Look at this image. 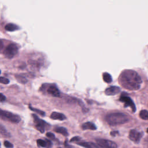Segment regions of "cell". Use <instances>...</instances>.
<instances>
[{
  "mask_svg": "<svg viewBox=\"0 0 148 148\" xmlns=\"http://www.w3.org/2000/svg\"><path fill=\"white\" fill-rule=\"evenodd\" d=\"M120 83L129 90H138L142 83L141 79L137 72L133 70H125L120 76Z\"/></svg>",
  "mask_w": 148,
  "mask_h": 148,
  "instance_id": "cell-1",
  "label": "cell"
},
{
  "mask_svg": "<svg viewBox=\"0 0 148 148\" xmlns=\"http://www.w3.org/2000/svg\"><path fill=\"white\" fill-rule=\"evenodd\" d=\"M105 120L109 124L116 125L127 123L130 119L127 114L123 113L114 112L108 114L105 117Z\"/></svg>",
  "mask_w": 148,
  "mask_h": 148,
  "instance_id": "cell-2",
  "label": "cell"
},
{
  "mask_svg": "<svg viewBox=\"0 0 148 148\" xmlns=\"http://www.w3.org/2000/svg\"><path fill=\"white\" fill-rule=\"evenodd\" d=\"M0 118L13 123H18L21 121V117L18 115L1 109H0Z\"/></svg>",
  "mask_w": 148,
  "mask_h": 148,
  "instance_id": "cell-3",
  "label": "cell"
},
{
  "mask_svg": "<svg viewBox=\"0 0 148 148\" xmlns=\"http://www.w3.org/2000/svg\"><path fill=\"white\" fill-rule=\"evenodd\" d=\"M32 116L34 119L35 128L40 132L43 133L46 129H48L50 127V125L45 121L43 120L40 119L37 115L32 114Z\"/></svg>",
  "mask_w": 148,
  "mask_h": 148,
  "instance_id": "cell-4",
  "label": "cell"
},
{
  "mask_svg": "<svg viewBox=\"0 0 148 148\" xmlns=\"http://www.w3.org/2000/svg\"><path fill=\"white\" fill-rule=\"evenodd\" d=\"M18 47L16 44H9L5 47L4 50V54L6 57L9 58H12L17 54L18 52Z\"/></svg>",
  "mask_w": 148,
  "mask_h": 148,
  "instance_id": "cell-5",
  "label": "cell"
},
{
  "mask_svg": "<svg viewBox=\"0 0 148 148\" xmlns=\"http://www.w3.org/2000/svg\"><path fill=\"white\" fill-rule=\"evenodd\" d=\"M97 143L105 148H117V145L115 142L105 139H97Z\"/></svg>",
  "mask_w": 148,
  "mask_h": 148,
  "instance_id": "cell-6",
  "label": "cell"
},
{
  "mask_svg": "<svg viewBox=\"0 0 148 148\" xmlns=\"http://www.w3.org/2000/svg\"><path fill=\"white\" fill-rule=\"evenodd\" d=\"M142 136V133L137 131L136 130H131L129 133V138L131 140L138 143L140 142L141 137Z\"/></svg>",
  "mask_w": 148,
  "mask_h": 148,
  "instance_id": "cell-7",
  "label": "cell"
},
{
  "mask_svg": "<svg viewBox=\"0 0 148 148\" xmlns=\"http://www.w3.org/2000/svg\"><path fill=\"white\" fill-rule=\"evenodd\" d=\"M119 100L124 103V106L125 107H128L129 106L131 108V109L132 110V111L134 112H135V110H136L135 105L134 102L132 101V100L129 97L122 95V96L120 97Z\"/></svg>",
  "mask_w": 148,
  "mask_h": 148,
  "instance_id": "cell-8",
  "label": "cell"
},
{
  "mask_svg": "<svg viewBox=\"0 0 148 148\" xmlns=\"http://www.w3.org/2000/svg\"><path fill=\"white\" fill-rule=\"evenodd\" d=\"M47 92L51 95L56 97H59L60 96V91L58 88L54 85L50 86L47 90Z\"/></svg>",
  "mask_w": 148,
  "mask_h": 148,
  "instance_id": "cell-9",
  "label": "cell"
},
{
  "mask_svg": "<svg viewBox=\"0 0 148 148\" xmlns=\"http://www.w3.org/2000/svg\"><path fill=\"white\" fill-rule=\"evenodd\" d=\"M36 143L38 146L42 147H45V148H51L53 146V144L51 140L47 139L45 140L39 139L36 140Z\"/></svg>",
  "mask_w": 148,
  "mask_h": 148,
  "instance_id": "cell-10",
  "label": "cell"
},
{
  "mask_svg": "<svg viewBox=\"0 0 148 148\" xmlns=\"http://www.w3.org/2000/svg\"><path fill=\"white\" fill-rule=\"evenodd\" d=\"M120 91V88L117 86H111L106 88L105 93L108 95H114Z\"/></svg>",
  "mask_w": 148,
  "mask_h": 148,
  "instance_id": "cell-11",
  "label": "cell"
},
{
  "mask_svg": "<svg viewBox=\"0 0 148 148\" xmlns=\"http://www.w3.org/2000/svg\"><path fill=\"white\" fill-rule=\"evenodd\" d=\"M50 118L53 120H58L61 121L64 120L66 119V116L64 114L57 112H52L50 115Z\"/></svg>",
  "mask_w": 148,
  "mask_h": 148,
  "instance_id": "cell-12",
  "label": "cell"
},
{
  "mask_svg": "<svg viewBox=\"0 0 148 148\" xmlns=\"http://www.w3.org/2000/svg\"><path fill=\"white\" fill-rule=\"evenodd\" d=\"M77 144L85 148H99V145L98 144L94 143L92 142H77Z\"/></svg>",
  "mask_w": 148,
  "mask_h": 148,
  "instance_id": "cell-13",
  "label": "cell"
},
{
  "mask_svg": "<svg viewBox=\"0 0 148 148\" xmlns=\"http://www.w3.org/2000/svg\"><path fill=\"white\" fill-rule=\"evenodd\" d=\"M82 128L83 130H95L97 127L95 125L91 122H86L84 123L82 126Z\"/></svg>",
  "mask_w": 148,
  "mask_h": 148,
  "instance_id": "cell-14",
  "label": "cell"
},
{
  "mask_svg": "<svg viewBox=\"0 0 148 148\" xmlns=\"http://www.w3.org/2000/svg\"><path fill=\"white\" fill-rule=\"evenodd\" d=\"M0 136L3 138H9L10 136V133L1 124H0Z\"/></svg>",
  "mask_w": 148,
  "mask_h": 148,
  "instance_id": "cell-15",
  "label": "cell"
},
{
  "mask_svg": "<svg viewBox=\"0 0 148 148\" xmlns=\"http://www.w3.org/2000/svg\"><path fill=\"white\" fill-rule=\"evenodd\" d=\"M54 131L57 132V133H59V134H61L62 135H63L64 136H68V131L67 130L64 128V127H56L55 128H54Z\"/></svg>",
  "mask_w": 148,
  "mask_h": 148,
  "instance_id": "cell-16",
  "label": "cell"
},
{
  "mask_svg": "<svg viewBox=\"0 0 148 148\" xmlns=\"http://www.w3.org/2000/svg\"><path fill=\"white\" fill-rule=\"evenodd\" d=\"M5 28L6 31H16L17 29H18V27L14 24L9 23L5 25Z\"/></svg>",
  "mask_w": 148,
  "mask_h": 148,
  "instance_id": "cell-17",
  "label": "cell"
},
{
  "mask_svg": "<svg viewBox=\"0 0 148 148\" xmlns=\"http://www.w3.org/2000/svg\"><path fill=\"white\" fill-rule=\"evenodd\" d=\"M103 79L106 83H111L112 81V78L111 75L107 72H105L103 73Z\"/></svg>",
  "mask_w": 148,
  "mask_h": 148,
  "instance_id": "cell-18",
  "label": "cell"
},
{
  "mask_svg": "<svg viewBox=\"0 0 148 148\" xmlns=\"http://www.w3.org/2000/svg\"><path fill=\"white\" fill-rule=\"evenodd\" d=\"M139 117L143 120H148V111L147 110H142L139 112Z\"/></svg>",
  "mask_w": 148,
  "mask_h": 148,
  "instance_id": "cell-19",
  "label": "cell"
},
{
  "mask_svg": "<svg viewBox=\"0 0 148 148\" xmlns=\"http://www.w3.org/2000/svg\"><path fill=\"white\" fill-rule=\"evenodd\" d=\"M29 109H31L32 111H34V112L37 113L38 114H40V115H41V116H43L45 115V112L44 111L41 110H39V109H36V108H35L31 106L30 105H29Z\"/></svg>",
  "mask_w": 148,
  "mask_h": 148,
  "instance_id": "cell-20",
  "label": "cell"
},
{
  "mask_svg": "<svg viewBox=\"0 0 148 148\" xmlns=\"http://www.w3.org/2000/svg\"><path fill=\"white\" fill-rule=\"evenodd\" d=\"M16 78H17L18 82H20L21 83H25L27 82V80L25 77L20 76H17Z\"/></svg>",
  "mask_w": 148,
  "mask_h": 148,
  "instance_id": "cell-21",
  "label": "cell"
},
{
  "mask_svg": "<svg viewBox=\"0 0 148 148\" xmlns=\"http://www.w3.org/2000/svg\"><path fill=\"white\" fill-rule=\"evenodd\" d=\"M0 83L5 84H7L9 83V80L4 77H0Z\"/></svg>",
  "mask_w": 148,
  "mask_h": 148,
  "instance_id": "cell-22",
  "label": "cell"
},
{
  "mask_svg": "<svg viewBox=\"0 0 148 148\" xmlns=\"http://www.w3.org/2000/svg\"><path fill=\"white\" fill-rule=\"evenodd\" d=\"M3 143H4V146L7 148H12L13 147V145L8 140L4 141Z\"/></svg>",
  "mask_w": 148,
  "mask_h": 148,
  "instance_id": "cell-23",
  "label": "cell"
},
{
  "mask_svg": "<svg viewBox=\"0 0 148 148\" xmlns=\"http://www.w3.org/2000/svg\"><path fill=\"white\" fill-rule=\"evenodd\" d=\"M46 136L47 137H48L49 138L51 139H55V135L54 134H53V133L51 132H47L46 133Z\"/></svg>",
  "mask_w": 148,
  "mask_h": 148,
  "instance_id": "cell-24",
  "label": "cell"
},
{
  "mask_svg": "<svg viewBox=\"0 0 148 148\" xmlns=\"http://www.w3.org/2000/svg\"><path fill=\"white\" fill-rule=\"evenodd\" d=\"M81 138L79 137V136H75V137H73L71 140H70V142H79V140H81Z\"/></svg>",
  "mask_w": 148,
  "mask_h": 148,
  "instance_id": "cell-25",
  "label": "cell"
},
{
  "mask_svg": "<svg viewBox=\"0 0 148 148\" xmlns=\"http://www.w3.org/2000/svg\"><path fill=\"white\" fill-rule=\"evenodd\" d=\"M64 146H65V148H76L75 147V146H72V145H69L68 143H67V141L66 140L64 143Z\"/></svg>",
  "mask_w": 148,
  "mask_h": 148,
  "instance_id": "cell-26",
  "label": "cell"
},
{
  "mask_svg": "<svg viewBox=\"0 0 148 148\" xmlns=\"http://www.w3.org/2000/svg\"><path fill=\"white\" fill-rule=\"evenodd\" d=\"M6 100V97L2 93H0V102H4Z\"/></svg>",
  "mask_w": 148,
  "mask_h": 148,
  "instance_id": "cell-27",
  "label": "cell"
},
{
  "mask_svg": "<svg viewBox=\"0 0 148 148\" xmlns=\"http://www.w3.org/2000/svg\"><path fill=\"white\" fill-rule=\"evenodd\" d=\"M4 48V43L3 41L0 39V51H2Z\"/></svg>",
  "mask_w": 148,
  "mask_h": 148,
  "instance_id": "cell-28",
  "label": "cell"
},
{
  "mask_svg": "<svg viewBox=\"0 0 148 148\" xmlns=\"http://www.w3.org/2000/svg\"><path fill=\"white\" fill-rule=\"evenodd\" d=\"M118 134L117 131H112L110 132V134L112 136H115L116 135H117Z\"/></svg>",
  "mask_w": 148,
  "mask_h": 148,
  "instance_id": "cell-29",
  "label": "cell"
},
{
  "mask_svg": "<svg viewBox=\"0 0 148 148\" xmlns=\"http://www.w3.org/2000/svg\"><path fill=\"white\" fill-rule=\"evenodd\" d=\"M147 132L148 133V128H147Z\"/></svg>",
  "mask_w": 148,
  "mask_h": 148,
  "instance_id": "cell-30",
  "label": "cell"
},
{
  "mask_svg": "<svg viewBox=\"0 0 148 148\" xmlns=\"http://www.w3.org/2000/svg\"><path fill=\"white\" fill-rule=\"evenodd\" d=\"M0 73H1V71H0Z\"/></svg>",
  "mask_w": 148,
  "mask_h": 148,
  "instance_id": "cell-31",
  "label": "cell"
},
{
  "mask_svg": "<svg viewBox=\"0 0 148 148\" xmlns=\"http://www.w3.org/2000/svg\"><path fill=\"white\" fill-rule=\"evenodd\" d=\"M58 148H60V147H58Z\"/></svg>",
  "mask_w": 148,
  "mask_h": 148,
  "instance_id": "cell-32",
  "label": "cell"
},
{
  "mask_svg": "<svg viewBox=\"0 0 148 148\" xmlns=\"http://www.w3.org/2000/svg\"><path fill=\"white\" fill-rule=\"evenodd\" d=\"M0 145H1V143H0Z\"/></svg>",
  "mask_w": 148,
  "mask_h": 148,
  "instance_id": "cell-33",
  "label": "cell"
}]
</instances>
